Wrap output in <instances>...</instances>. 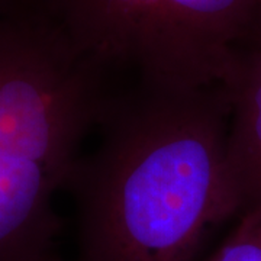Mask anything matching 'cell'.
<instances>
[{"mask_svg":"<svg viewBox=\"0 0 261 261\" xmlns=\"http://www.w3.org/2000/svg\"><path fill=\"white\" fill-rule=\"evenodd\" d=\"M229 115L225 84L111 89L99 140L65 190L75 261H196L209 235L240 214L226 161Z\"/></svg>","mask_w":261,"mask_h":261,"instance_id":"1","label":"cell"},{"mask_svg":"<svg viewBox=\"0 0 261 261\" xmlns=\"http://www.w3.org/2000/svg\"><path fill=\"white\" fill-rule=\"evenodd\" d=\"M109 80L37 2L0 15V261L54 252L57 196L96 126Z\"/></svg>","mask_w":261,"mask_h":261,"instance_id":"2","label":"cell"},{"mask_svg":"<svg viewBox=\"0 0 261 261\" xmlns=\"http://www.w3.org/2000/svg\"><path fill=\"white\" fill-rule=\"evenodd\" d=\"M83 56L171 90L225 84L261 0H37Z\"/></svg>","mask_w":261,"mask_h":261,"instance_id":"3","label":"cell"},{"mask_svg":"<svg viewBox=\"0 0 261 261\" xmlns=\"http://www.w3.org/2000/svg\"><path fill=\"white\" fill-rule=\"evenodd\" d=\"M225 86L231 102L226 161L241 212L261 203L260 48H240Z\"/></svg>","mask_w":261,"mask_h":261,"instance_id":"4","label":"cell"},{"mask_svg":"<svg viewBox=\"0 0 261 261\" xmlns=\"http://www.w3.org/2000/svg\"><path fill=\"white\" fill-rule=\"evenodd\" d=\"M232 229L206 261H261V203L235 218Z\"/></svg>","mask_w":261,"mask_h":261,"instance_id":"5","label":"cell"},{"mask_svg":"<svg viewBox=\"0 0 261 261\" xmlns=\"http://www.w3.org/2000/svg\"><path fill=\"white\" fill-rule=\"evenodd\" d=\"M247 45H251V47L255 48H260L261 49V16L258 19V23H257V27L254 29V32H252L251 38L248 39V42H247ZM245 47V45H244Z\"/></svg>","mask_w":261,"mask_h":261,"instance_id":"6","label":"cell"},{"mask_svg":"<svg viewBox=\"0 0 261 261\" xmlns=\"http://www.w3.org/2000/svg\"><path fill=\"white\" fill-rule=\"evenodd\" d=\"M20 2H23V0H0V15L8 12V10L13 9L15 6H18Z\"/></svg>","mask_w":261,"mask_h":261,"instance_id":"7","label":"cell"},{"mask_svg":"<svg viewBox=\"0 0 261 261\" xmlns=\"http://www.w3.org/2000/svg\"><path fill=\"white\" fill-rule=\"evenodd\" d=\"M35 261H63L58 255H57L56 252H51V254H48V255H44V257H41V258H38Z\"/></svg>","mask_w":261,"mask_h":261,"instance_id":"8","label":"cell"}]
</instances>
